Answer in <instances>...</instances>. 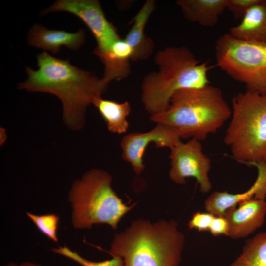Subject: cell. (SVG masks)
Segmentation results:
<instances>
[{
  "label": "cell",
  "mask_w": 266,
  "mask_h": 266,
  "mask_svg": "<svg viewBox=\"0 0 266 266\" xmlns=\"http://www.w3.org/2000/svg\"><path fill=\"white\" fill-rule=\"evenodd\" d=\"M37 61L38 69L26 67L27 79L18 88L55 95L62 103L66 124L72 129H81L86 108L101 97L109 83L45 51L37 55Z\"/></svg>",
  "instance_id": "cell-1"
},
{
  "label": "cell",
  "mask_w": 266,
  "mask_h": 266,
  "mask_svg": "<svg viewBox=\"0 0 266 266\" xmlns=\"http://www.w3.org/2000/svg\"><path fill=\"white\" fill-rule=\"evenodd\" d=\"M184 235L173 220H134L115 236L109 253L121 257L123 266H178Z\"/></svg>",
  "instance_id": "cell-2"
},
{
  "label": "cell",
  "mask_w": 266,
  "mask_h": 266,
  "mask_svg": "<svg viewBox=\"0 0 266 266\" xmlns=\"http://www.w3.org/2000/svg\"><path fill=\"white\" fill-rule=\"evenodd\" d=\"M232 111L221 90L208 84L176 92L165 111L150 115L151 121L176 129L181 139L204 140L230 118Z\"/></svg>",
  "instance_id": "cell-3"
},
{
  "label": "cell",
  "mask_w": 266,
  "mask_h": 266,
  "mask_svg": "<svg viewBox=\"0 0 266 266\" xmlns=\"http://www.w3.org/2000/svg\"><path fill=\"white\" fill-rule=\"evenodd\" d=\"M155 60L158 69L144 77L141 87L142 102L151 115L166 110L178 91L210 84L207 62L200 63L186 47L166 48L157 52Z\"/></svg>",
  "instance_id": "cell-4"
},
{
  "label": "cell",
  "mask_w": 266,
  "mask_h": 266,
  "mask_svg": "<svg viewBox=\"0 0 266 266\" xmlns=\"http://www.w3.org/2000/svg\"><path fill=\"white\" fill-rule=\"evenodd\" d=\"M232 104L224 141L233 158L250 166L266 163V93L246 90L235 96Z\"/></svg>",
  "instance_id": "cell-5"
},
{
  "label": "cell",
  "mask_w": 266,
  "mask_h": 266,
  "mask_svg": "<svg viewBox=\"0 0 266 266\" xmlns=\"http://www.w3.org/2000/svg\"><path fill=\"white\" fill-rule=\"evenodd\" d=\"M112 176L99 169L86 172L73 183L69 194L72 224L77 229H90L106 224L116 229L122 218L135 205L123 203L111 187Z\"/></svg>",
  "instance_id": "cell-6"
},
{
  "label": "cell",
  "mask_w": 266,
  "mask_h": 266,
  "mask_svg": "<svg viewBox=\"0 0 266 266\" xmlns=\"http://www.w3.org/2000/svg\"><path fill=\"white\" fill-rule=\"evenodd\" d=\"M215 54L217 66L231 77L247 90L266 93V44L225 33L216 41Z\"/></svg>",
  "instance_id": "cell-7"
},
{
  "label": "cell",
  "mask_w": 266,
  "mask_h": 266,
  "mask_svg": "<svg viewBox=\"0 0 266 266\" xmlns=\"http://www.w3.org/2000/svg\"><path fill=\"white\" fill-rule=\"evenodd\" d=\"M59 11L73 14L86 24L96 39L97 46L93 53L98 57L109 52L120 39L116 27L106 19L97 0H58L43 10L41 15Z\"/></svg>",
  "instance_id": "cell-8"
},
{
  "label": "cell",
  "mask_w": 266,
  "mask_h": 266,
  "mask_svg": "<svg viewBox=\"0 0 266 266\" xmlns=\"http://www.w3.org/2000/svg\"><path fill=\"white\" fill-rule=\"evenodd\" d=\"M170 151L171 180L183 185L187 178L193 177L199 184L201 192H209L212 188L209 178L211 160L203 153L200 141L195 138L185 143L181 141L170 148Z\"/></svg>",
  "instance_id": "cell-9"
},
{
  "label": "cell",
  "mask_w": 266,
  "mask_h": 266,
  "mask_svg": "<svg viewBox=\"0 0 266 266\" xmlns=\"http://www.w3.org/2000/svg\"><path fill=\"white\" fill-rule=\"evenodd\" d=\"M156 124L147 132L131 133L121 139L122 157L131 164L137 175L140 174L145 169L143 157L149 144L154 143L157 148L170 149L181 141L180 134L176 129L166 124Z\"/></svg>",
  "instance_id": "cell-10"
},
{
  "label": "cell",
  "mask_w": 266,
  "mask_h": 266,
  "mask_svg": "<svg viewBox=\"0 0 266 266\" xmlns=\"http://www.w3.org/2000/svg\"><path fill=\"white\" fill-rule=\"evenodd\" d=\"M230 208L224 217L229 224L228 236L233 239L245 237L263 224L266 213L265 200L252 199Z\"/></svg>",
  "instance_id": "cell-11"
},
{
  "label": "cell",
  "mask_w": 266,
  "mask_h": 266,
  "mask_svg": "<svg viewBox=\"0 0 266 266\" xmlns=\"http://www.w3.org/2000/svg\"><path fill=\"white\" fill-rule=\"evenodd\" d=\"M251 166L257 168L258 176L253 185L246 191L238 194L215 191L205 201L207 212L215 216H224L230 208L240 202L252 199L265 200L266 198V163H253Z\"/></svg>",
  "instance_id": "cell-12"
},
{
  "label": "cell",
  "mask_w": 266,
  "mask_h": 266,
  "mask_svg": "<svg viewBox=\"0 0 266 266\" xmlns=\"http://www.w3.org/2000/svg\"><path fill=\"white\" fill-rule=\"evenodd\" d=\"M28 42L32 46L56 54L63 46L71 50L79 49L85 42V34L83 29L76 33H69L64 30L48 29L36 23L29 31Z\"/></svg>",
  "instance_id": "cell-13"
},
{
  "label": "cell",
  "mask_w": 266,
  "mask_h": 266,
  "mask_svg": "<svg viewBox=\"0 0 266 266\" xmlns=\"http://www.w3.org/2000/svg\"><path fill=\"white\" fill-rule=\"evenodd\" d=\"M155 8V1L147 0L133 20V25L127 34L125 41L133 51L132 60H145L153 50L152 40L146 36L144 30L146 23Z\"/></svg>",
  "instance_id": "cell-14"
},
{
  "label": "cell",
  "mask_w": 266,
  "mask_h": 266,
  "mask_svg": "<svg viewBox=\"0 0 266 266\" xmlns=\"http://www.w3.org/2000/svg\"><path fill=\"white\" fill-rule=\"evenodd\" d=\"M229 33L239 39L266 44V0L252 6Z\"/></svg>",
  "instance_id": "cell-15"
},
{
  "label": "cell",
  "mask_w": 266,
  "mask_h": 266,
  "mask_svg": "<svg viewBox=\"0 0 266 266\" xmlns=\"http://www.w3.org/2000/svg\"><path fill=\"white\" fill-rule=\"evenodd\" d=\"M176 3L189 21L213 27L226 10L227 0H178Z\"/></svg>",
  "instance_id": "cell-16"
},
{
  "label": "cell",
  "mask_w": 266,
  "mask_h": 266,
  "mask_svg": "<svg viewBox=\"0 0 266 266\" xmlns=\"http://www.w3.org/2000/svg\"><path fill=\"white\" fill-rule=\"evenodd\" d=\"M133 51L124 39L116 41L107 53L100 57L104 66L102 78L108 83L119 81L128 76L130 73V60Z\"/></svg>",
  "instance_id": "cell-17"
},
{
  "label": "cell",
  "mask_w": 266,
  "mask_h": 266,
  "mask_svg": "<svg viewBox=\"0 0 266 266\" xmlns=\"http://www.w3.org/2000/svg\"><path fill=\"white\" fill-rule=\"evenodd\" d=\"M93 105L105 121L109 131L119 134L127 131L129 125L127 117L131 112L128 101L118 103L100 97L94 101Z\"/></svg>",
  "instance_id": "cell-18"
},
{
  "label": "cell",
  "mask_w": 266,
  "mask_h": 266,
  "mask_svg": "<svg viewBox=\"0 0 266 266\" xmlns=\"http://www.w3.org/2000/svg\"><path fill=\"white\" fill-rule=\"evenodd\" d=\"M230 266H266V232L249 240L242 253Z\"/></svg>",
  "instance_id": "cell-19"
},
{
  "label": "cell",
  "mask_w": 266,
  "mask_h": 266,
  "mask_svg": "<svg viewBox=\"0 0 266 266\" xmlns=\"http://www.w3.org/2000/svg\"><path fill=\"white\" fill-rule=\"evenodd\" d=\"M26 214L41 233L53 241H58L57 232L59 221L58 215L55 214L39 215L29 212Z\"/></svg>",
  "instance_id": "cell-20"
},
{
  "label": "cell",
  "mask_w": 266,
  "mask_h": 266,
  "mask_svg": "<svg viewBox=\"0 0 266 266\" xmlns=\"http://www.w3.org/2000/svg\"><path fill=\"white\" fill-rule=\"evenodd\" d=\"M52 251L54 253L67 257L82 266H123V259L118 256H112L110 260H106L100 262H95L88 260L75 251H73L66 246H59L57 248H53Z\"/></svg>",
  "instance_id": "cell-21"
},
{
  "label": "cell",
  "mask_w": 266,
  "mask_h": 266,
  "mask_svg": "<svg viewBox=\"0 0 266 266\" xmlns=\"http://www.w3.org/2000/svg\"><path fill=\"white\" fill-rule=\"evenodd\" d=\"M260 0H227L226 10L231 12L235 19H241L247 11Z\"/></svg>",
  "instance_id": "cell-22"
},
{
  "label": "cell",
  "mask_w": 266,
  "mask_h": 266,
  "mask_svg": "<svg viewBox=\"0 0 266 266\" xmlns=\"http://www.w3.org/2000/svg\"><path fill=\"white\" fill-rule=\"evenodd\" d=\"M215 216L208 212H197L189 220L188 223V227L191 229H197L199 232L209 230Z\"/></svg>",
  "instance_id": "cell-23"
},
{
  "label": "cell",
  "mask_w": 266,
  "mask_h": 266,
  "mask_svg": "<svg viewBox=\"0 0 266 266\" xmlns=\"http://www.w3.org/2000/svg\"><path fill=\"white\" fill-rule=\"evenodd\" d=\"M209 231L215 236L224 234L228 236L229 224L224 216H215L210 226Z\"/></svg>",
  "instance_id": "cell-24"
},
{
  "label": "cell",
  "mask_w": 266,
  "mask_h": 266,
  "mask_svg": "<svg viewBox=\"0 0 266 266\" xmlns=\"http://www.w3.org/2000/svg\"><path fill=\"white\" fill-rule=\"evenodd\" d=\"M4 266H42L41 265L31 262H24L20 264H16L13 263H10Z\"/></svg>",
  "instance_id": "cell-25"
},
{
  "label": "cell",
  "mask_w": 266,
  "mask_h": 266,
  "mask_svg": "<svg viewBox=\"0 0 266 266\" xmlns=\"http://www.w3.org/2000/svg\"><path fill=\"white\" fill-rule=\"evenodd\" d=\"M0 133L2 134V135H0V137L2 136V137L0 139V144H3L5 140L3 139V137L5 139L6 138V134L5 133V130L3 128L0 129Z\"/></svg>",
  "instance_id": "cell-26"
}]
</instances>
